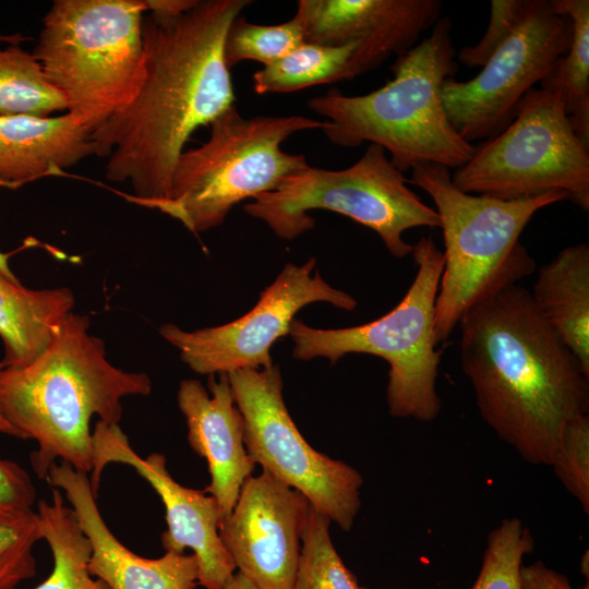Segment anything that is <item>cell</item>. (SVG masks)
<instances>
[{"label":"cell","instance_id":"obj_21","mask_svg":"<svg viewBox=\"0 0 589 589\" xmlns=\"http://www.w3.org/2000/svg\"><path fill=\"white\" fill-rule=\"evenodd\" d=\"M75 303L65 288L33 290L0 272V338L4 368H22L51 344Z\"/></svg>","mask_w":589,"mask_h":589},{"label":"cell","instance_id":"obj_22","mask_svg":"<svg viewBox=\"0 0 589 589\" xmlns=\"http://www.w3.org/2000/svg\"><path fill=\"white\" fill-rule=\"evenodd\" d=\"M37 517L43 540L52 553L49 576L33 589H110L88 568L91 544L61 490L51 488V501L41 500Z\"/></svg>","mask_w":589,"mask_h":589},{"label":"cell","instance_id":"obj_13","mask_svg":"<svg viewBox=\"0 0 589 589\" xmlns=\"http://www.w3.org/2000/svg\"><path fill=\"white\" fill-rule=\"evenodd\" d=\"M310 257L302 265L287 264L261 293L255 306L227 324L183 330L175 324L159 328L161 337L179 350L181 360L201 375L271 366V348L290 333L294 315L303 306L326 302L352 311L357 300L327 284Z\"/></svg>","mask_w":589,"mask_h":589},{"label":"cell","instance_id":"obj_37","mask_svg":"<svg viewBox=\"0 0 589 589\" xmlns=\"http://www.w3.org/2000/svg\"><path fill=\"white\" fill-rule=\"evenodd\" d=\"M4 368V365L0 362V372L1 370ZM0 433H3V434H7V435H10V436H13V437H17V438H22L24 440L23 435L21 434V432L19 430H16L14 426H12L5 419L4 417L2 416V413L0 412Z\"/></svg>","mask_w":589,"mask_h":589},{"label":"cell","instance_id":"obj_11","mask_svg":"<svg viewBox=\"0 0 589 589\" xmlns=\"http://www.w3.org/2000/svg\"><path fill=\"white\" fill-rule=\"evenodd\" d=\"M228 378L252 461L349 531L361 507L363 478L352 466L305 441L286 407L279 366L236 370Z\"/></svg>","mask_w":589,"mask_h":589},{"label":"cell","instance_id":"obj_18","mask_svg":"<svg viewBox=\"0 0 589 589\" xmlns=\"http://www.w3.org/2000/svg\"><path fill=\"white\" fill-rule=\"evenodd\" d=\"M208 376L207 389L197 380L181 381L177 400L187 422L189 445L207 461L211 482L204 492L216 501L221 520L231 513L255 464L244 445L243 420L228 374Z\"/></svg>","mask_w":589,"mask_h":589},{"label":"cell","instance_id":"obj_26","mask_svg":"<svg viewBox=\"0 0 589 589\" xmlns=\"http://www.w3.org/2000/svg\"><path fill=\"white\" fill-rule=\"evenodd\" d=\"M330 524L311 506L292 589H362L334 546Z\"/></svg>","mask_w":589,"mask_h":589},{"label":"cell","instance_id":"obj_5","mask_svg":"<svg viewBox=\"0 0 589 589\" xmlns=\"http://www.w3.org/2000/svg\"><path fill=\"white\" fill-rule=\"evenodd\" d=\"M435 205L444 239V266L434 320L436 342L445 341L462 315L496 290L517 284L536 269L519 237L541 208L568 200L554 190L528 200L505 201L460 191L449 168L426 163L407 179Z\"/></svg>","mask_w":589,"mask_h":589},{"label":"cell","instance_id":"obj_34","mask_svg":"<svg viewBox=\"0 0 589 589\" xmlns=\"http://www.w3.org/2000/svg\"><path fill=\"white\" fill-rule=\"evenodd\" d=\"M200 0H143L146 12L165 19L178 17L193 9Z\"/></svg>","mask_w":589,"mask_h":589},{"label":"cell","instance_id":"obj_4","mask_svg":"<svg viewBox=\"0 0 589 589\" xmlns=\"http://www.w3.org/2000/svg\"><path fill=\"white\" fill-rule=\"evenodd\" d=\"M452 28L449 17H440L428 37L396 57L393 79L376 91L347 96L332 88L311 98L309 108L326 118L322 130L328 141L341 147L380 145L402 173L426 163L465 165L474 146L452 127L442 100L445 80L458 70Z\"/></svg>","mask_w":589,"mask_h":589},{"label":"cell","instance_id":"obj_6","mask_svg":"<svg viewBox=\"0 0 589 589\" xmlns=\"http://www.w3.org/2000/svg\"><path fill=\"white\" fill-rule=\"evenodd\" d=\"M143 0H57L34 57L91 133L134 96L143 71Z\"/></svg>","mask_w":589,"mask_h":589},{"label":"cell","instance_id":"obj_32","mask_svg":"<svg viewBox=\"0 0 589 589\" xmlns=\"http://www.w3.org/2000/svg\"><path fill=\"white\" fill-rule=\"evenodd\" d=\"M36 498L35 485L19 464L0 458V516L29 514Z\"/></svg>","mask_w":589,"mask_h":589},{"label":"cell","instance_id":"obj_38","mask_svg":"<svg viewBox=\"0 0 589 589\" xmlns=\"http://www.w3.org/2000/svg\"><path fill=\"white\" fill-rule=\"evenodd\" d=\"M26 37H23L22 35L15 34V35H2L0 33V44L7 43L8 45L13 44H21L22 41L26 40Z\"/></svg>","mask_w":589,"mask_h":589},{"label":"cell","instance_id":"obj_9","mask_svg":"<svg viewBox=\"0 0 589 589\" xmlns=\"http://www.w3.org/2000/svg\"><path fill=\"white\" fill-rule=\"evenodd\" d=\"M407 183L385 149L369 144L352 166L329 170L308 165L284 178L274 190L253 199L244 211L286 240L314 227L310 211H332L372 229L394 257L404 259L413 249L402 238L406 230L441 228L436 211Z\"/></svg>","mask_w":589,"mask_h":589},{"label":"cell","instance_id":"obj_39","mask_svg":"<svg viewBox=\"0 0 589 589\" xmlns=\"http://www.w3.org/2000/svg\"><path fill=\"white\" fill-rule=\"evenodd\" d=\"M588 551H586V553L584 554V556L581 557V563H580V567H581V573L584 574V576H586L587 578V581H588V575H589V568H588Z\"/></svg>","mask_w":589,"mask_h":589},{"label":"cell","instance_id":"obj_27","mask_svg":"<svg viewBox=\"0 0 589 589\" xmlns=\"http://www.w3.org/2000/svg\"><path fill=\"white\" fill-rule=\"evenodd\" d=\"M303 43L302 26L294 16L277 25H257L248 22L245 16L240 14L227 29L223 55L229 70L244 60H254L265 67Z\"/></svg>","mask_w":589,"mask_h":589},{"label":"cell","instance_id":"obj_30","mask_svg":"<svg viewBox=\"0 0 589 589\" xmlns=\"http://www.w3.org/2000/svg\"><path fill=\"white\" fill-rule=\"evenodd\" d=\"M553 467L556 478L589 514V416L580 414L566 426Z\"/></svg>","mask_w":589,"mask_h":589},{"label":"cell","instance_id":"obj_7","mask_svg":"<svg viewBox=\"0 0 589 589\" xmlns=\"http://www.w3.org/2000/svg\"><path fill=\"white\" fill-rule=\"evenodd\" d=\"M209 125V139L181 153L166 197L151 207L194 233L219 226L235 205L274 190L308 166L303 154L284 152L281 143L297 132L322 130L325 121L303 116L244 118L232 105Z\"/></svg>","mask_w":589,"mask_h":589},{"label":"cell","instance_id":"obj_33","mask_svg":"<svg viewBox=\"0 0 589 589\" xmlns=\"http://www.w3.org/2000/svg\"><path fill=\"white\" fill-rule=\"evenodd\" d=\"M521 589H574L568 577L548 567L542 561L522 566ZM581 589H589V582Z\"/></svg>","mask_w":589,"mask_h":589},{"label":"cell","instance_id":"obj_24","mask_svg":"<svg viewBox=\"0 0 589 589\" xmlns=\"http://www.w3.org/2000/svg\"><path fill=\"white\" fill-rule=\"evenodd\" d=\"M359 44L332 47L303 43L279 60L254 72L256 94L292 93L349 80L350 60Z\"/></svg>","mask_w":589,"mask_h":589},{"label":"cell","instance_id":"obj_35","mask_svg":"<svg viewBox=\"0 0 589 589\" xmlns=\"http://www.w3.org/2000/svg\"><path fill=\"white\" fill-rule=\"evenodd\" d=\"M220 589H260L241 573H235L227 584Z\"/></svg>","mask_w":589,"mask_h":589},{"label":"cell","instance_id":"obj_23","mask_svg":"<svg viewBox=\"0 0 589 589\" xmlns=\"http://www.w3.org/2000/svg\"><path fill=\"white\" fill-rule=\"evenodd\" d=\"M554 13L567 16L573 35L567 52L540 82L541 88L562 97L578 139L589 147V1L550 0Z\"/></svg>","mask_w":589,"mask_h":589},{"label":"cell","instance_id":"obj_16","mask_svg":"<svg viewBox=\"0 0 589 589\" xmlns=\"http://www.w3.org/2000/svg\"><path fill=\"white\" fill-rule=\"evenodd\" d=\"M441 10L440 0H300L294 17L304 43L359 44L348 69L352 80L416 46Z\"/></svg>","mask_w":589,"mask_h":589},{"label":"cell","instance_id":"obj_28","mask_svg":"<svg viewBox=\"0 0 589 589\" xmlns=\"http://www.w3.org/2000/svg\"><path fill=\"white\" fill-rule=\"evenodd\" d=\"M534 543L521 519H503L488 536L481 569L471 589H521L522 560L533 552Z\"/></svg>","mask_w":589,"mask_h":589},{"label":"cell","instance_id":"obj_2","mask_svg":"<svg viewBox=\"0 0 589 589\" xmlns=\"http://www.w3.org/2000/svg\"><path fill=\"white\" fill-rule=\"evenodd\" d=\"M458 326L482 419L525 461L551 466L567 424L588 413L589 375L517 284L471 306Z\"/></svg>","mask_w":589,"mask_h":589},{"label":"cell","instance_id":"obj_20","mask_svg":"<svg viewBox=\"0 0 589 589\" xmlns=\"http://www.w3.org/2000/svg\"><path fill=\"white\" fill-rule=\"evenodd\" d=\"M532 301L589 375V247L564 248L539 268Z\"/></svg>","mask_w":589,"mask_h":589},{"label":"cell","instance_id":"obj_29","mask_svg":"<svg viewBox=\"0 0 589 589\" xmlns=\"http://www.w3.org/2000/svg\"><path fill=\"white\" fill-rule=\"evenodd\" d=\"M43 540L36 512L0 516V589H17L36 575L33 550Z\"/></svg>","mask_w":589,"mask_h":589},{"label":"cell","instance_id":"obj_36","mask_svg":"<svg viewBox=\"0 0 589 589\" xmlns=\"http://www.w3.org/2000/svg\"><path fill=\"white\" fill-rule=\"evenodd\" d=\"M0 187H4V188H10V189H15L12 184L8 183V182H4V181H1L0 180ZM0 272L5 275L7 277H9L10 279H13V280H19L15 275L12 273V271L10 269L9 267V264H8V255L7 254H3L0 252Z\"/></svg>","mask_w":589,"mask_h":589},{"label":"cell","instance_id":"obj_1","mask_svg":"<svg viewBox=\"0 0 589 589\" xmlns=\"http://www.w3.org/2000/svg\"><path fill=\"white\" fill-rule=\"evenodd\" d=\"M251 3L203 0L178 17L144 15L140 85L91 133L95 155L108 157L106 178L131 183L129 201L148 208L163 201L191 134L235 105L223 46L230 23Z\"/></svg>","mask_w":589,"mask_h":589},{"label":"cell","instance_id":"obj_31","mask_svg":"<svg viewBox=\"0 0 589 589\" xmlns=\"http://www.w3.org/2000/svg\"><path fill=\"white\" fill-rule=\"evenodd\" d=\"M536 0H492L490 21L483 37L474 46L462 47L456 55L468 67H483L494 51L525 21Z\"/></svg>","mask_w":589,"mask_h":589},{"label":"cell","instance_id":"obj_25","mask_svg":"<svg viewBox=\"0 0 589 589\" xmlns=\"http://www.w3.org/2000/svg\"><path fill=\"white\" fill-rule=\"evenodd\" d=\"M65 109L64 98L48 82L33 53L20 44L0 48V116L50 117Z\"/></svg>","mask_w":589,"mask_h":589},{"label":"cell","instance_id":"obj_15","mask_svg":"<svg viewBox=\"0 0 589 589\" xmlns=\"http://www.w3.org/2000/svg\"><path fill=\"white\" fill-rule=\"evenodd\" d=\"M310 509L300 492L269 473L247 478L219 522L236 569L260 589H292Z\"/></svg>","mask_w":589,"mask_h":589},{"label":"cell","instance_id":"obj_19","mask_svg":"<svg viewBox=\"0 0 589 589\" xmlns=\"http://www.w3.org/2000/svg\"><path fill=\"white\" fill-rule=\"evenodd\" d=\"M95 155L91 132L69 113L0 116V180L15 189Z\"/></svg>","mask_w":589,"mask_h":589},{"label":"cell","instance_id":"obj_10","mask_svg":"<svg viewBox=\"0 0 589 589\" xmlns=\"http://www.w3.org/2000/svg\"><path fill=\"white\" fill-rule=\"evenodd\" d=\"M450 178L462 192L505 201L560 190L589 211V147L574 132L562 97L542 88L528 91L510 123L474 146Z\"/></svg>","mask_w":589,"mask_h":589},{"label":"cell","instance_id":"obj_3","mask_svg":"<svg viewBox=\"0 0 589 589\" xmlns=\"http://www.w3.org/2000/svg\"><path fill=\"white\" fill-rule=\"evenodd\" d=\"M89 318L70 313L47 349L22 368L0 372V412L32 438L31 464L40 480L65 461L91 473V419L119 424L122 398L146 396L152 382L144 372H127L106 358L105 344L88 333Z\"/></svg>","mask_w":589,"mask_h":589},{"label":"cell","instance_id":"obj_40","mask_svg":"<svg viewBox=\"0 0 589 589\" xmlns=\"http://www.w3.org/2000/svg\"><path fill=\"white\" fill-rule=\"evenodd\" d=\"M362 589H368V588L362 587Z\"/></svg>","mask_w":589,"mask_h":589},{"label":"cell","instance_id":"obj_17","mask_svg":"<svg viewBox=\"0 0 589 589\" xmlns=\"http://www.w3.org/2000/svg\"><path fill=\"white\" fill-rule=\"evenodd\" d=\"M51 488L63 491L77 524L91 544L88 568L110 589H195L199 566L194 554L165 552L146 558L124 546L107 527L96 504L87 473L65 461L55 462L47 474Z\"/></svg>","mask_w":589,"mask_h":589},{"label":"cell","instance_id":"obj_12","mask_svg":"<svg viewBox=\"0 0 589 589\" xmlns=\"http://www.w3.org/2000/svg\"><path fill=\"white\" fill-rule=\"evenodd\" d=\"M573 24L553 12L549 0H536L525 21L494 51L472 80H445L442 100L447 118L466 142L503 131L532 86L541 82L570 45Z\"/></svg>","mask_w":589,"mask_h":589},{"label":"cell","instance_id":"obj_14","mask_svg":"<svg viewBox=\"0 0 589 589\" xmlns=\"http://www.w3.org/2000/svg\"><path fill=\"white\" fill-rule=\"evenodd\" d=\"M93 467L89 482L98 495L100 478L109 464L130 466L158 494L166 514L167 529L161 533L166 552L193 551L199 566V585L220 589L233 576L236 566L219 537L220 515L216 501L204 490L178 483L169 473L166 457L152 453L141 457L119 424L98 420L92 431Z\"/></svg>","mask_w":589,"mask_h":589},{"label":"cell","instance_id":"obj_8","mask_svg":"<svg viewBox=\"0 0 589 589\" xmlns=\"http://www.w3.org/2000/svg\"><path fill=\"white\" fill-rule=\"evenodd\" d=\"M417 273L398 304L369 323L345 328H314L299 320L290 326L296 359L326 358L335 364L349 353L384 359L388 365L386 400L394 418L430 422L441 412L436 390L441 352L434 336L435 303L443 252L422 237L412 249Z\"/></svg>","mask_w":589,"mask_h":589}]
</instances>
